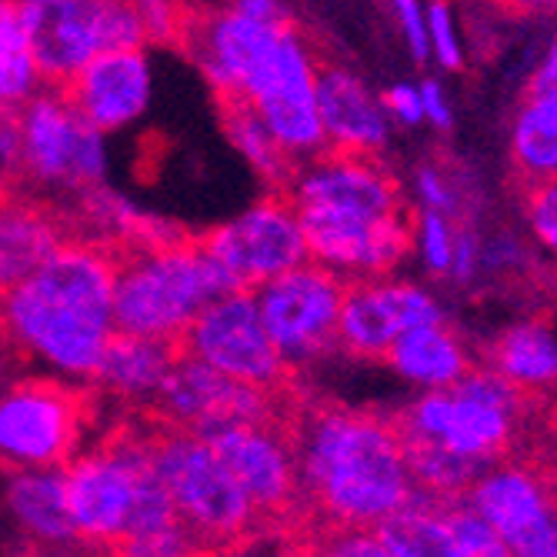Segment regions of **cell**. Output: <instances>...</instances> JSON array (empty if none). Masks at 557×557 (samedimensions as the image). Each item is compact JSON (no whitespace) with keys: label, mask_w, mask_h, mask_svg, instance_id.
<instances>
[{"label":"cell","mask_w":557,"mask_h":557,"mask_svg":"<svg viewBox=\"0 0 557 557\" xmlns=\"http://www.w3.org/2000/svg\"><path fill=\"white\" fill-rule=\"evenodd\" d=\"M447 515H450V534H454V557H515L508 544H504L491 531V524L481 515H474L465 500L458 504L450 500Z\"/></svg>","instance_id":"cell-34"},{"label":"cell","mask_w":557,"mask_h":557,"mask_svg":"<svg viewBox=\"0 0 557 557\" xmlns=\"http://www.w3.org/2000/svg\"><path fill=\"white\" fill-rule=\"evenodd\" d=\"M114 247V324L124 334L181 341L211 300L240 290L205 240L150 237Z\"/></svg>","instance_id":"cell-4"},{"label":"cell","mask_w":557,"mask_h":557,"mask_svg":"<svg viewBox=\"0 0 557 557\" xmlns=\"http://www.w3.org/2000/svg\"><path fill=\"white\" fill-rule=\"evenodd\" d=\"M290 557H394L371 528H318Z\"/></svg>","instance_id":"cell-32"},{"label":"cell","mask_w":557,"mask_h":557,"mask_svg":"<svg viewBox=\"0 0 557 557\" xmlns=\"http://www.w3.org/2000/svg\"><path fill=\"white\" fill-rule=\"evenodd\" d=\"M205 247L221 261V268L240 290H255L264 281L311 258L297 208L281 190L258 200L240 218L214 227L205 237Z\"/></svg>","instance_id":"cell-16"},{"label":"cell","mask_w":557,"mask_h":557,"mask_svg":"<svg viewBox=\"0 0 557 557\" xmlns=\"http://www.w3.org/2000/svg\"><path fill=\"white\" fill-rule=\"evenodd\" d=\"M40 77L64 87L111 47H144L147 34L127 0H21Z\"/></svg>","instance_id":"cell-9"},{"label":"cell","mask_w":557,"mask_h":557,"mask_svg":"<svg viewBox=\"0 0 557 557\" xmlns=\"http://www.w3.org/2000/svg\"><path fill=\"white\" fill-rule=\"evenodd\" d=\"M428 47L437 58L441 67L447 71H461L465 67V47H461V30L454 21V11L447 0H431L428 8Z\"/></svg>","instance_id":"cell-37"},{"label":"cell","mask_w":557,"mask_h":557,"mask_svg":"<svg viewBox=\"0 0 557 557\" xmlns=\"http://www.w3.org/2000/svg\"><path fill=\"white\" fill-rule=\"evenodd\" d=\"M384 361L404 381H411L424 391L454 387L474 368L465 341L454 334L444 321L404 331L391 344V350L384 354Z\"/></svg>","instance_id":"cell-25"},{"label":"cell","mask_w":557,"mask_h":557,"mask_svg":"<svg viewBox=\"0 0 557 557\" xmlns=\"http://www.w3.org/2000/svg\"><path fill=\"white\" fill-rule=\"evenodd\" d=\"M311 261L331 268L344 281L391 274L414 244L411 218L364 221L324 211H297Z\"/></svg>","instance_id":"cell-19"},{"label":"cell","mask_w":557,"mask_h":557,"mask_svg":"<svg viewBox=\"0 0 557 557\" xmlns=\"http://www.w3.org/2000/svg\"><path fill=\"white\" fill-rule=\"evenodd\" d=\"M454 240H458V221L424 208V214L414 224V244H418L421 261L431 274H450Z\"/></svg>","instance_id":"cell-35"},{"label":"cell","mask_w":557,"mask_h":557,"mask_svg":"<svg viewBox=\"0 0 557 557\" xmlns=\"http://www.w3.org/2000/svg\"><path fill=\"white\" fill-rule=\"evenodd\" d=\"M400 437H404V454H408L414 487H421L434 497L461 500L468 494V487L474 484V478L487 468L471 458H461L458 450H450L431 437L408 434V431H400Z\"/></svg>","instance_id":"cell-30"},{"label":"cell","mask_w":557,"mask_h":557,"mask_svg":"<svg viewBox=\"0 0 557 557\" xmlns=\"http://www.w3.org/2000/svg\"><path fill=\"white\" fill-rule=\"evenodd\" d=\"M150 61L144 47H111L90 58L61 90L100 134L127 127L150 104Z\"/></svg>","instance_id":"cell-20"},{"label":"cell","mask_w":557,"mask_h":557,"mask_svg":"<svg viewBox=\"0 0 557 557\" xmlns=\"http://www.w3.org/2000/svg\"><path fill=\"white\" fill-rule=\"evenodd\" d=\"M524 218L541 250L557 261V177L524 184Z\"/></svg>","instance_id":"cell-36"},{"label":"cell","mask_w":557,"mask_h":557,"mask_svg":"<svg viewBox=\"0 0 557 557\" xmlns=\"http://www.w3.org/2000/svg\"><path fill=\"white\" fill-rule=\"evenodd\" d=\"M290 397V391L250 387L190 358V354H181L150 404H154L158 421L208 437L221 428L247 421H294Z\"/></svg>","instance_id":"cell-11"},{"label":"cell","mask_w":557,"mask_h":557,"mask_svg":"<svg viewBox=\"0 0 557 557\" xmlns=\"http://www.w3.org/2000/svg\"><path fill=\"white\" fill-rule=\"evenodd\" d=\"M554 521H557V484H554Z\"/></svg>","instance_id":"cell-49"},{"label":"cell","mask_w":557,"mask_h":557,"mask_svg":"<svg viewBox=\"0 0 557 557\" xmlns=\"http://www.w3.org/2000/svg\"><path fill=\"white\" fill-rule=\"evenodd\" d=\"M450 500L414 487L411 500L371 528L394 557H454Z\"/></svg>","instance_id":"cell-27"},{"label":"cell","mask_w":557,"mask_h":557,"mask_svg":"<svg viewBox=\"0 0 557 557\" xmlns=\"http://www.w3.org/2000/svg\"><path fill=\"white\" fill-rule=\"evenodd\" d=\"M21 174V124L17 108L0 100V187H8Z\"/></svg>","instance_id":"cell-40"},{"label":"cell","mask_w":557,"mask_h":557,"mask_svg":"<svg viewBox=\"0 0 557 557\" xmlns=\"http://www.w3.org/2000/svg\"><path fill=\"white\" fill-rule=\"evenodd\" d=\"M117 247L67 237L40 271L0 294V331L21 358L40 361L67 381L90 384L114 337Z\"/></svg>","instance_id":"cell-1"},{"label":"cell","mask_w":557,"mask_h":557,"mask_svg":"<svg viewBox=\"0 0 557 557\" xmlns=\"http://www.w3.org/2000/svg\"><path fill=\"white\" fill-rule=\"evenodd\" d=\"M111 557H208V554L181 521H174L164 528H150V531L121 537Z\"/></svg>","instance_id":"cell-33"},{"label":"cell","mask_w":557,"mask_h":557,"mask_svg":"<svg viewBox=\"0 0 557 557\" xmlns=\"http://www.w3.org/2000/svg\"><path fill=\"white\" fill-rule=\"evenodd\" d=\"M318 67L321 61L314 58L311 44L290 21H284L231 94L261 114L294 164L327 150L318 114Z\"/></svg>","instance_id":"cell-8"},{"label":"cell","mask_w":557,"mask_h":557,"mask_svg":"<svg viewBox=\"0 0 557 557\" xmlns=\"http://www.w3.org/2000/svg\"><path fill=\"white\" fill-rule=\"evenodd\" d=\"M0 190H4V187H0Z\"/></svg>","instance_id":"cell-51"},{"label":"cell","mask_w":557,"mask_h":557,"mask_svg":"<svg viewBox=\"0 0 557 557\" xmlns=\"http://www.w3.org/2000/svg\"><path fill=\"white\" fill-rule=\"evenodd\" d=\"M531 87H554L557 90V34L550 37L547 50H544V58L531 77Z\"/></svg>","instance_id":"cell-47"},{"label":"cell","mask_w":557,"mask_h":557,"mask_svg":"<svg viewBox=\"0 0 557 557\" xmlns=\"http://www.w3.org/2000/svg\"><path fill=\"white\" fill-rule=\"evenodd\" d=\"M347 281L318 261H304L261 287H255L258 311L284 361L308 364L337 347V314Z\"/></svg>","instance_id":"cell-12"},{"label":"cell","mask_w":557,"mask_h":557,"mask_svg":"<svg viewBox=\"0 0 557 557\" xmlns=\"http://www.w3.org/2000/svg\"><path fill=\"white\" fill-rule=\"evenodd\" d=\"M150 450L181 524L197 537L208 557L237 550L244 541L268 531L258 508L205 434L150 418Z\"/></svg>","instance_id":"cell-5"},{"label":"cell","mask_w":557,"mask_h":557,"mask_svg":"<svg viewBox=\"0 0 557 557\" xmlns=\"http://www.w3.org/2000/svg\"><path fill=\"white\" fill-rule=\"evenodd\" d=\"M17 361H21L17 347L8 341V334H4V331H0V387H8V384L14 381Z\"/></svg>","instance_id":"cell-48"},{"label":"cell","mask_w":557,"mask_h":557,"mask_svg":"<svg viewBox=\"0 0 557 557\" xmlns=\"http://www.w3.org/2000/svg\"><path fill=\"white\" fill-rule=\"evenodd\" d=\"M227 4L244 14V17H255V21H287L281 0H227Z\"/></svg>","instance_id":"cell-45"},{"label":"cell","mask_w":557,"mask_h":557,"mask_svg":"<svg viewBox=\"0 0 557 557\" xmlns=\"http://www.w3.org/2000/svg\"><path fill=\"white\" fill-rule=\"evenodd\" d=\"M391 11L397 17L404 40H408V47H411V54L418 61H428L431 47H428V17H424L421 0H391Z\"/></svg>","instance_id":"cell-41"},{"label":"cell","mask_w":557,"mask_h":557,"mask_svg":"<svg viewBox=\"0 0 557 557\" xmlns=\"http://www.w3.org/2000/svg\"><path fill=\"white\" fill-rule=\"evenodd\" d=\"M40 81L21 0H0V100L21 108L40 90Z\"/></svg>","instance_id":"cell-31"},{"label":"cell","mask_w":557,"mask_h":557,"mask_svg":"<svg viewBox=\"0 0 557 557\" xmlns=\"http://www.w3.org/2000/svg\"><path fill=\"white\" fill-rule=\"evenodd\" d=\"M444 321V308L437 297L411 281L384 277H358L347 281L337 314V347L350 358L384 361L391 344L411 327Z\"/></svg>","instance_id":"cell-18"},{"label":"cell","mask_w":557,"mask_h":557,"mask_svg":"<svg viewBox=\"0 0 557 557\" xmlns=\"http://www.w3.org/2000/svg\"><path fill=\"white\" fill-rule=\"evenodd\" d=\"M515 557H557L554 487L528 465H487L461 497Z\"/></svg>","instance_id":"cell-17"},{"label":"cell","mask_w":557,"mask_h":557,"mask_svg":"<svg viewBox=\"0 0 557 557\" xmlns=\"http://www.w3.org/2000/svg\"><path fill=\"white\" fill-rule=\"evenodd\" d=\"M318 114L324 140L344 154H381L391 137V114L371 87L344 64L318 67Z\"/></svg>","instance_id":"cell-21"},{"label":"cell","mask_w":557,"mask_h":557,"mask_svg":"<svg viewBox=\"0 0 557 557\" xmlns=\"http://www.w3.org/2000/svg\"><path fill=\"white\" fill-rule=\"evenodd\" d=\"M127 4L140 17V27L147 34V40L181 44L184 24H187V4H184V0H127Z\"/></svg>","instance_id":"cell-38"},{"label":"cell","mask_w":557,"mask_h":557,"mask_svg":"<svg viewBox=\"0 0 557 557\" xmlns=\"http://www.w3.org/2000/svg\"><path fill=\"white\" fill-rule=\"evenodd\" d=\"M494 8H500L504 14L515 17H544V14H557V0H491Z\"/></svg>","instance_id":"cell-46"},{"label":"cell","mask_w":557,"mask_h":557,"mask_svg":"<svg viewBox=\"0 0 557 557\" xmlns=\"http://www.w3.org/2000/svg\"><path fill=\"white\" fill-rule=\"evenodd\" d=\"M481 237L471 227H458V240H454V261H450V277L454 281H474L481 274Z\"/></svg>","instance_id":"cell-43"},{"label":"cell","mask_w":557,"mask_h":557,"mask_svg":"<svg viewBox=\"0 0 557 557\" xmlns=\"http://www.w3.org/2000/svg\"><path fill=\"white\" fill-rule=\"evenodd\" d=\"M421 100H424V121L434 124L437 131H450L454 111H450V100H447L444 87L437 81H424L421 84Z\"/></svg>","instance_id":"cell-44"},{"label":"cell","mask_w":557,"mask_h":557,"mask_svg":"<svg viewBox=\"0 0 557 557\" xmlns=\"http://www.w3.org/2000/svg\"><path fill=\"white\" fill-rule=\"evenodd\" d=\"M297 211H324L364 221H397L408 218L400 184L377 161V154H344V150H321L311 161L294 168L287 187Z\"/></svg>","instance_id":"cell-14"},{"label":"cell","mask_w":557,"mask_h":557,"mask_svg":"<svg viewBox=\"0 0 557 557\" xmlns=\"http://www.w3.org/2000/svg\"><path fill=\"white\" fill-rule=\"evenodd\" d=\"M524 411V391L504 381L494 368H471L454 387L424 391L397 428L431 437L461 458L494 465L511 447Z\"/></svg>","instance_id":"cell-6"},{"label":"cell","mask_w":557,"mask_h":557,"mask_svg":"<svg viewBox=\"0 0 557 557\" xmlns=\"http://www.w3.org/2000/svg\"><path fill=\"white\" fill-rule=\"evenodd\" d=\"M381 100H384V111H387L394 121H400V124L414 127V124H421V121H424L421 87H414V84H391V87H387V94H384Z\"/></svg>","instance_id":"cell-42"},{"label":"cell","mask_w":557,"mask_h":557,"mask_svg":"<svg viewBox=\"0 0 557 557\" xmlns=\"http://www.w3.org/2000/svg\"><path fill=\"white\" fill-rule=\"evenodd\" d=\"M8 511L17 528L44 547H74L77 531L67 508L64 468L11 471Z\"/></svg>","instance_id":"cell-24"},{"label":"cell","mask_w":557,"mask_h":557,"mask_svg":"<svg viewBox=\"0 0 557 557\" xmlns=\"http://www.w3.org/2000/svg\"><path fill=\"white\" fill-rule=\"evenodd\" d=\"M21 124V174L40 184L94 187L108 171L104 134L90 127L58 87L34 94L17 108Z\"/></svg>","instance_id":"cell-13"},{"label":"cell","mask_w":557,"mask_h":557,"mask_svg":"<svg viewBox=\"0 0 557 557\" xmlns=\"http://www.w3.org/2000/svg\"><path fill=\"white\" fill-rule=\"evenodd\" d=\"M511 168L524 184L557 177V90L528 87L511 117Z\"/></svg>","instance_id":"cell-26"},{"label":"cell","mask_w":557,"mask_h":557,"mask_svg":"<svg viewBox=\"0 0 557 557\" xmlns=\"http://www.w3.org/2000/svg\"><path fill=\"white\" fill-rule=\"evenodd\" d=\"M77 544L111 554L127 534L181 521L158 478L150 421L114 428L64 468Z\"/></svg>","instance_id":"cell-3"},{"label":"cell","mask_w":557,"mask_h":557,"mask_svg":"<svg viewBox=\"0 0 557 557\" xmlns=\"http://www.w3.org/2000/svg\"><path fill=\"white\" fill-rule=\"evenodd\" d=\"M300 508L318 528H377L411 500L414 478L397 421L350 411L311 408L294 418Z\"/></svg>","instance_id":"cell-2"},{"label":"cell","mask_w":557,"mask_h":557,"mask_svg":"<svg viewBox=\"0 0 557 557\" xmlns=\"http://www.w3.org/2000/svg\"><path fill=\"white\" fill-rule=\"evenodd\" d=\"M218 104H221L224 131L234 140V147L247 158V164L255 168L268 184H274V190H284L297 164L287 158V150L277 144V137L261 121V114L250 108L247 100L231 97V94H218Z\"/></svg>","instance_id":"cell-29"},{"label":"cell","mask_w":557,"mask_h":557,"mask_svg":"<svg viewBox=\"0 0 557 557\" xmlns=\"http://www.w3.org/2000/svg\"><path fill=\"white\" fill-rule=\"evenodd\" d=\"M47 557H54V554H47Z\"/></svg>","instance_id":"cell-50"},{"label":"cell","mask_w":557,"mask_h":557,"mask_svg":"<svg viewBox=\"0 0 557 557\" xmlns=\"http://www.w3.org/2000/svg\"><path fill=\"white\" fill-rule=\"evenodd\" d=\"M94 391L61 377H14L0 387V468H67L84 444Z\"/></svg>","instance_id":"cell-7"},{"label":"cell","mask_w":557,"mask_h":557,"mask_svg":"<svg viewBox=\"0 0 557 557\" xmlns=\"http://www.w3.org/2000/svg\"><path fill=\"white\" fill-rule=\"evenodd\" d=\"M414 187H418V197L424 200V208H428V211H441V214H447V218L458 214V208H461L458 184H454L441 168L421 164V168H418V177H414Z\"/></svg>","instance_id":"cell-39"},{"label":"cell","mask_w":557,"mask_h":557,"mask_svg":"<svg viewBox=\"0 0 557 557\" xmlns=\"http://www.w3.org/2000/svg\"><path fill=\"white\" fill-rule=\"evenodd\" d=\"M487 368L518 391L557 387V334L541 321H521L500 331L487 350Z\"/></svg>","instance_id":"cell-28"},{"label":"cell","mask_w":557,"mask_h":557,"mask_svg":"<svg viewBox=\"0 0 557 557\" xmlns=\"http://www.w3.org/2000/svg\"><path fill=\"white\" fill-rule=\"evenodd\" d=\"M64 221L34 200L0 190V294L24 284L67 240Z\"/></svg>","instance_id":"cell-22"},{"label":"cell","mask_w":557,"mask_h":557,"mask_svg":"<svg viewBox=\"0 0 557 557\" xmlns=\"http://www.w3.org/2000/svg\"><path fill=\"white\" fill-rule=\"evenodd\" d=\"M181 354L261 391H290V364L268 334L250 290L211 300L181 334Z\"/></svg>","instance_id":"cell-10"},{"label":"cell","mask_w":557,"mask_h":557,"mask_svg":"<svg viewBox=\"0 0 557 557\" xmlns=\"http://www.w3.org/2000/svg\"><path fill=\"white\" fill-rule=\"evenodd\" d=\"M177 358V341L114 331L104 347V358L90 377V387L108 391L117 400H154Z\"/></svg>","instance_id":"cell-23"},{"label":"cell","mask_w":557,"mask_h":557,"mask_svg":"<svg viewBox=\"0 0 557 557\" xmlns=\"http://www.w3.org/2000/svg\"><path fill=\"white\" fill-rule=\"evenodd\" d=\"M290 424L294 421H247L208 434L218 458L227 465L240 491L258 508L264 528H274L300 511L297 450Z\"/></svg>","instance_id":"cell-15"}]
</instances>
